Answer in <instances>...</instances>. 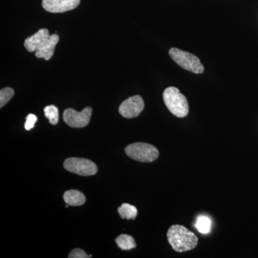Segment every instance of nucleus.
Here are the masks:
<instances>
[{"mask_svg":"<svg viewBox=\"0 0 258 258\" xmlns=\"http://www.w3.org/2000/svg\"><path fill=\"white\" fill-rule=\"evenodd\" d=\"M168 242L176 252H183L196 247L198 238L195 234L182 225L170 227L167 232Z\"/></svg>","mask_w":258,"mask_h":258,"instance_id":"nucleus-1","label":"nucleus"},{"mask_svg":"<svg viewBox=\"0 0 258 258\" xmlns=\"http://www.w3.org/2000/svg\"><path fill=\"white\" fill-rule=\"evenodd\" d=\"M163 98L169 111L178 118H184L189 113L187 99L178 88H166L163 93Z\"/></svg>","mask_w":258,"mask_h":258,"instance_id":"nucleus-2","label":"nucleus"},{"mask_svg":"<svg viewBox=\"0 0 258 258\" xmlns=\"http://www.w3.org/2000/svg\"><path fill=\"white\" fill-rule=\"evenodd\" d=\"M125 154L131 159L140 162L149 163L157 160L159 157V150L152 145L143 142H137L127 146Z\"/></svg>","mask_w":258,"mask_h":258,"instance_id":"nucleus-3","label":"nucleus"},{"mask_svg":"<svg viewBox=\"0 0 258 258\" xmlns=\"http://www.w3.org/2000/svg\"><path fill=\"white\" fill-rule=\"evenodd\" d=\"M169 56L180 67L190 71L193 74H201L204 72L203 64L196 55L179 50L176 47H172L169 50Z\"/></svg>","mask_w":258,"mask_h":258,"instance_id":"nucleus-4","label":"nucleus"},{"mask_svg":"<svg viewBox=\"0 0 258 258\" xmlns=\"http://www.w3.org/2000/svg\"><path fill=\"white\" fill-rule=\"evenodd\" d=\"M64 168L70 172L80 176H93L98 171V167L94 162L83 158H69L64 161Z\"/></svg>","mask_w":258,"mask_h":258,"instance_id":"nucleus-5","label":"nucleus"},{"mask_svg":"<svg viewBox=\"0 0 258 258\" xmlns=\"http://www.w3.org/2000/svg\"><path fill=\"white\" fill-rule=\"evenodd\" d=\"M92 108L86 107L82 111H76L72 108H68L63 113L64 121L72 128H83L90 123Z\"/></svg>","mask_w":258,"mask_h":258,"instance_id":"nucleus-6","label":"nucleus"},{"mask_svg":"<svg viewBox=\"0 0 258 258\" xmlns=\"http://www.w3.org/2000/svg\"><path fill=\"white\" fill-rule=\"evenodd\" d=\"M144 108L143 98L139 95L130 97L120 105L118 111L122 116L133 118L138 116Z\"/></svg>","mask_w":258,"mask_h":258,"instance_id":"nucleus-7","label":"nucleus"},{"mask_svg":"<svg viewBox=\"0 0 258 258\" xmlns=\"http://www.w3.org/2000/svg\"><path fill=\"white\" fill-rule=\"evenodd\" d=\"M81 0H42V7L49 13H62L74 10Z\"/></svg>","mask_w":258,"mask_h":258,"instance_id":"nucleus-8","label":"nucleus"},{"mask_svg":"<svg viewBox=\"0 0 258 258\" xmlns=\"http://www.w3.org/2000/svg\"><path fill=\"white\" fill-rule=\"evenodd\" d=\"M50 35L47 29H40L36 33L25 40V47L28 52H36L48 40Z\"/></svg>","mask_w":258,"mask_h":258,"instance_id":"nucleus-9","label":"nucleus"},{"mask_svg":"<svg viewBox=\"0 0 258 258\" xmlns=\"http://www.w3.org/2000/svg\"><path fill=\"white\" fill-rule=\"evenodd\" d=\"M59 40L60 37L57 34L51 35L45 44L35 52V56L38 58L45 59V60H50L54 55L55 46L59 42Z\"/></svg>","mask_w":258,"mask_h":258,"instance_id":"nucleus-10","label":"nucleus"},{"mask_svg":"<svg viewBox=\"0 0 258 258\" xmlns=\"http://www.w3.org/2000/svg\"><path fill=\"white\" fill-rule=\"evenodd\" d=\"M64 203L70 206H81L86 203V197L78 190L71 189L66 191L63 195Z\"/></svg>","mask_w":258,"mask_h":258,"instance_id":"nucleus-11","label":"nucleus"},{"mask_svg":"<svg viewBox=\"0 0 258 258\" xmlns=\"http://www.w3.org/2000/svg\"><path fill=\"white\" fill-rule=\"evenodd\" d=\"M117 245L122 250H130L137 247L135 240L131 235L122 234L115 239Z\"/></svg>","mask_w":258,"mask_h":258,"instance_id":"nucleus-12","label":"nucleus"},{"mask_svg":"<svg viewBox=\"0 0 258 258\" xmlns=\"http://www.w3.org/2000/svg\"><path fill=\"white\" fill-rule=\"evenodd\" d=\"M118 212L122 219L126 220H135L138 213L137 208L128 203L122 204L121 206L118 208Z\"/></svg>","mask_w":258,"mask_h":258,"instance_id":"nucleus-13","label":"nucleus"},{"mask_svg":"<svg viewBox=\"0 0 258 258\" xmlns=\"http://www.w3.org/2000/svg\"><path fill=\"white\" fill-rule=\"evenodd\" d=\"M211 220L206 216L199 217L195 224V227L202 234H208L211 230Z\"/></svg>","mask_w":258,"mask_h":258,"instance_id":"nucleus-14","label":"nucleus"},{"mask_svg":"<svg viewBox=\"0 0 258 258\" xmlns=\"http://www.w3.org/2000/svg\"><path fill=\"white\" fill-rule=\"evenodd\" d=\"M45 117L49 120L51 124L56 125L58 123L59 111L57 107L51 105L44 108Z\"/></svg>","mask_w":258,"mask_h":258,"instance_id":"nucleus-15","label":"nucleus"},{"mask_svg":"<svg viewBox=\"0 0 258 258\" xmlns=\"http://www.w3.org/2000/svg\"><path fill=\"white\" fill-rule=\"evenodd\" d=\"M15 95L13 88H5L0 91V108H3L12 99Z\"/></svg>","mask_w":258,"mask_h":258,"instance_id":"nucleus-16","label":"nucleus"},{"mask_svg":"<svg viewBox=\"0 0 258 258\" xmlns=\"http://www.w3.org/2000/svg\"><path fill=\"white\" fill-rule=\"evenodd\" d=\"M37 120V118L36 115L35 114H29L26 118V122L25 123V128L26 129L27 131L31 130L32 128H34L35 126V123H36Z\"/></svg>","mask_w":258,"mask_h":258,"instance_id":"nucleus-17","label":"nucleus"},{"mask_svg":"<svg viewBox=\"0 0 258 258\" xmlns=\"http://www.w3.org/2000/svg\"><path fill=\"white\" fill-rule=\"evenodd\" d=\"M91 257H92L91 254L88 255L85 251L81 249H74L69 256V258H88Z\"/></svg>","mask_w":258,"mask_h":258,"instance_id":"nucleus-18","label":"nucleus"}]
</instances>
